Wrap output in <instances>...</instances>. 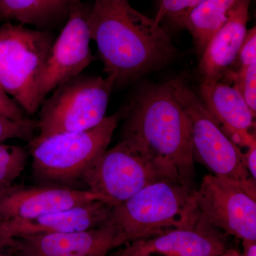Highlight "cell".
<instances>
[{
    "mask_svg": "<svg viewBox=\"0 0 256 256\" xmlns=\"http://www.w3.org/2000/svg\"><path fill=\"white\" fill-rule=\"evenodd\" d=\"M107 256H152L146 254H140L133 250L130 244H124L122 246L118 248L112 250Z\"/></svg>",
    "mask_w": 256,
    "mask_h": 256,
    "instance_id": "obj_26",
    "label": "cell"
},
{
    "mask_svg": "<svg viewBox=\"0 0 256 256\" xmlns=\"http://www.w3.org/2000/svg\"><path fill=\"white\" fill-rule=\"evenodd\" d=\"M0 114L16 121H25L30 119L28 114L12 98L0 87Z\"/></svg>",
    "mask_w": 256,
    "mask_h": 256,
    "instance_id": "obj_24",
    "label": "cell"
},
{
    "mask_svg": "<svg viewBox=\"0 0 256 256\" xmlns=\"http://www.w3.org/2000/svg\"><path fill=\"white\" fill-rule=\"evenodd\" d=\"M114 206L108 202L94 200L32 220L2 222V226L8 238L84 232L107 224Z\"/></svg>",
    "mask_w": 256,
    "mask_h": 256,
    "instance_id": "obj_13",
    "label": "cell"
},
{
    "mask_svg": "<svg viewBox=\"0 0 256 256\" xmlns=\"http://www.w3.org/2000/svg\"><path fill=\"white\" fill-rule=\"evenodd\" d=\"M194 192L180 180L151 184L114 206L110 222L122 230L128 242L193 226L202 216Z\"/></svg>",
    "mask_w": 256,
    "mask_h": 256,
    "instance_id": "obj_3",
    "label": "cell"
},
{
    "mask_svg": "<svg viewBox=\"0 0 256 256\" xmlns=\"http://www.w3.org/2000/svg\"><path fill=\"white\" fill-rule=\"evenodd\" d=\"M114 88L106 77L82 74L64 82L40 106L36 120L38 132L31 142L98 126L106 117Z\"/></svg>",
    "mask_w": 256,
    "mask_h": 256,
    "instance_id": "obj_7",
    "label": "cell"
},
{
    "mask_svg": "<svg viewBox=\"0 0 256 256\" xmlns=\"http://www.w3.org/2000/svg\"><path fill=\"white\" fill-rule=\"evenodd\" d=\"M200 99L224 133L238 148L256 142V116L236 88L220 82H202Z\"/></svg>",
    "mask_w": 256,
    "mask_h": 256,
    "instance_id": "obj_15",
    "label": "cell"
},
{
    "mask_svg": "<svg viewBox=\"0 0 256 256\" xmlns=\"http://www.w3.org/2000/svg\"><path fill=\"white\" fill-rule=\"evenodd\" d=\"M128 242L122 230L109 220L84 232L13 238L6 249L13 256H107Z\"/></svg>",
    "mask_w": 256,
    "mask_h": 256,
    "instance_id": "obj_11",
    "label": "cell"
},
{
    "mask_svg": "<svg viewBox=\"0 0 256 256\" xmlns=\"http://www.w3.org/2000/svg\"><path fill=\"white\" fill-rule=\"evenodd\" d=\"M168 84L191 122L194 161L217 176L238 182L250 180L242 150L222 130L200 98L183 79L175 78Z\"/></svg>",
    "mask_w": 256,
    "mask_h": 256,
    "instance_id": "obj_8",
    "label": "cell"
},
{
    "mask_svg": "<svg viewBox=\"0 0 256 256\" xmlns=\"http://www.w3.org/2000/svg\"><path fill=\"white\" fill-rule=\"evenodd\" d=\"M87 15L82 1L78 2L72 8L60 36L54 42L40 82L42 102L52 90L82 74L96 60L90 48L92 38Z\"/></svg>",
    "mask_w": 256,
    "mask_h": 256,
    "instance_id": "obj_10",
    "label": "cell"
},
{
    "mask_svg": "<svg viewBox=\"0 0 256 256\" xmlns=\"http://www.w3.org/2000/svg\"><path fill=\"white\" fill-rule=\"evenodd\" d=\"M124 116V109L90 129L60 133L28 142L35 178L44 184L65 185L82 180L86 170L108 149Z\"/></svg>",
    "mask_w": 256,
    "mask_h": 256,
    "instance_id": "obj_6",
    "label": "cell"
},
{
    "mask_svg": "<svg viewBox=\"0 0 256 256\" xmlns=\"http://www.w3.org/2000/svg\"><path fill=\"white\" fill-rule=\"evenodd\" d=\"M87 24L114 87L163 68L176 55L166 30L126 0H94Z\"/></svg>",
    "mask_w": 256,
    "mask_h": 256,
    "instance_id": "obj_1",
    "label": "cell"
},
{
    "mask_svg": "<svg viewBox=\"0 0 256 256\" xmlns=\"http://www.w3.org/2000/svg\"><path fill=\"white\" fill-rule=\"evenodd\" d=\"M28 156L22 146L0 143V192L13 185L23 172Z\"/></svg>",
    "mask_w": 256,
    "mask_h": 256,
    "instance_id": "obj_19",
    "label": "cell"
},
{
    "mask_svg": "<svg viewBox=\"0 0 256 256\" xmlns=\"http://www.w3.org/2000/svg\"><path fill=\"white\" fill-rule=\"evenodd\" d=\"M194 197L203 218L214 228L242 240H256L255 180L206 174Z\"/></svg>",
    "mask_w": 256,
    "mask_h": 256,
    "instance_id": "obj_9",
    "label": "cell"
},
{
    "mask_svg": "<svg viewBox=\"0 0 256 256\" xmlns=\"http://www.w3.org/2000/svg\"><path fill=\"white\" fill-rule=\"evenodd\" d=\"M238 60V67L234 72L245 70L249 66L256 62V28L248 30L239 50L236 60Z\"/></svg>",
    "mask_w": 256,
    "mask_h": 256,
    "instance_id": "obj_23",
    "label": "cell"
},
{
    "mask_svg": "<svg viewBox=\"0 0 256 256\" xmlns=\"http://www.w3.org/2000/svg\"><path fill=\"white\" fill-rule=\"evenodd\" d=\"M244 161L249 174L256 180V141L248 146L246 152L244 153Z\"/></svg>",
    "mask_w": 256,
    "mask_h": 256,
    "instance_id": "obj_25",
    "label": "cell"
},
{
    "mask_svg": "<svg viewBox=\"0 0 256 256\" xmlns=\"http://www.w3.org/2000/svg\"><path fill=\"white\" fill-rule=\"evenodd\" d=\"M80 0H0V21L42 28L68 18Z\"/></svg>",
    "mask_w": 256,
    "mask_h": 256,
    "instance_id": "obj_17",
    "label": "cell"
},
{
    "mask_svg": "<svg viewBox=\"0 0 256 256\" xmlns=\"http://www.w3.org/2000/svg\"><path fill=\"white\" fill-rule=\"evenodd\" d=\"M171 178L180 180L169 162L146 146L120 140L90 165L80 180L88 191L114 206L151 184Z\"/></svg>",
    "mask_w": 256,
    "mask_h": 256,
    "instance_id": "obj_4",
    "label": "cell"
},
{
    "mask_svg": "<svg viewBox=\"0 0 256 256\" xmlns=\"http://www.w3.org/2000/svg\"><path fill=\"white\" fill-rule=\"evenodd\" d=\"M0 256H13L12 255L11 252L8 250V249H4V250L0 252Z\"/></svg>",
    "mask_w": 256,
    "mask_h": 256,
    "instance_id": "obj_30",
    "label": "cell"
},
{
    "mask_svg": "<svg viewBox=\"0 0 256 256\" xmlns=\"http://www.w3.org/2000/svg\"><path fill=\"white\" fill-rule=\"evenodd\" d=\"M11 240L12 238H8L4 235L2 230V222L0 220V252L4 250V249L9 246Z\"/></svg>",
    "mask_w": 256,
    "mask_h": 256,
    "instance_id": "obj_28",
    "label": "cell"
},
{
    "mask_svg": "<svg viewBox=\"0 0 256 256\" xmlns=\"http://www.w3.org/2000/svg\"><path fill=\"white\" fill-rule=\"evenodd\" d=\"M242 256H256V240H242Z\"/></svg>",
    "mask_w": 256,
    "mask_h": 256,
    "instance_id": "obj_27",
    "label": "cell"
},
{
    "mask_svg": "<svg viewBox=\"0 0 256 256\" xmlns=\"http://www.w3.org/2000/svg\"><path fill=\"white\" fill-rule=\"evenodd\" d=\"M204 0H161L159 10L154 18L156 24L164 20L181 26L182 24L188 18L192 10L201 4Z\"/></svg>",
    "mask_w": 256,
    "mask_h": 256,
    "instance_id": "obj_21",
    "label": "cell"
},
{
    "mask_svg": "<svg viewBox=\"0 0 256 256\" xmlns=\"http://www.w3.org/2000/svg\"><path fill=\"white\" fill-rule=\"evenodd\" d=\"M36 120L16 121L0 114V143L11 139H20L30 142L35 137Z\"/></svg>",
    "mask_w": 256,
    "mask_h": 256,
    "instance_id": "obj_22",
    "label": "cell"
},
{
    "mask_svg": "<svg viewBox=\"0 0 256 256\" xmlns=\"http://www.w3.org/2000/svg\"><path fill=\"white\" fill-rule=\"evenodd\" d=\"M226 236L202 216L193 226L172 229L128 244L136 252L150 256H216L228 249Z\"/></svg>",
    "mask_w": 256,
    "mask_h": 256,
    "instance_id": "obj_14",
    "label": "cell"
},
{
    "mask_svg": "<svg viewBox=\"0 0 256 256\" xmlns=\"http://www.w3.org/2000/svg\"><path fill=\"white\" fill-rule=\"evenodd\" d=\"M105 198L65 185H12L0 192V220H26Z\"/></svg>",
    "mask_w": 256,
    "mask_h": 256,
    "instance_id": "obj_12",
    "label": "cell"
},
{
    "mask_svg": "<svg viewBox=\"0 0 256 256\" xmlns=\"http://www.w3.org/2000/svg\"><path fill=\"white\" fill-rule=\"evenodd\" d=\"M54 40L47 30L0 25V87L28 116L42 105L40 82Z\"/></svg>",
    "mask_w": 256,
    "mask_h": 256,
    "instance_id": "obj_5",
    "label": "cell"
},
{
    "mask_svg": "<svg viewBox=\"0 0 256 256\" xmlns=\"http://www.w3.org/2000/svg\"><path fill=\"white\" fill-rule=\"evenodd\" d=\"M234 82V87L242 94L252 114H256V62L240 72L228 70L224 77ZM223 77V78H224Z\"/></svg>",
    "mask_w": 256,
    "mask_h": 256,
    "instance_id": "obj_20",
    "label": "cell"
},
{
    "mask_svg": "<svg viewBox=\"0 0 256 256\" xmlns=\"http://www.w3.org/2000/svg\"><path fill=\"white\" fill-rule=\"evenodd\" d=\"M250 2L238 0L226 22L208 42L198 66L202 82H220L235 63L248 31Z\"/></svg>",
    "mask_w": 256,
    "mask_h": 256,
    "instance_id": "obj_16",
    "label": "cell"
},
{
    "mask_svg": "<svg viewBox=\"0 0 256 256\" xmlns=\"http://www.w3.org/2000/svg\"><path fill=\"white\" fill-rule=\"evenodd\" d=\"M126 1H128V0H126Z\"/></svg>",
    "mask_w": 256,
    "mask_h": 256,
    "instance_id": "obj_31",
    "label": "cell"
},
{
    "mask_svg": "<svg viewBox=\"0 0 256 256\" xmlns=\"http://www.w3.org/2000/svg\"><path fill=\"white\" fill-rule=\"evenodd\" d=\"M238 0H204L185 18L180 28L192 35L198 53L226 22Z\"/></svg>",
    "mask_w": 256,
    "mask_h": 256,
    "instance_id": "obj_18",
    "label": "cell"
},
{
    "mask_svg": "<svg viewBox=\"0 0 256 256\" xmlns=\"http://www.w3.org/2000/svg\"><path fill=\"white\" fill-rule=\"evenodd\" d=\"M122 118L121 140L149 148L174 166L184 186L196 190L191 122L168 82L142 90Z\"/></svg>",
    "mask_w": 256,
    "mask_h": 256,
    "instance_id": "obj_2",
    "label": "cell"
},
{
    "mask_svg": "<svg viewBox=\"0 0 256 256\" xmlns=\"http://www.w3.org/2000/svg\"><path fill=\"white\" fill-rule=\"evenodd\" d=\"M216 256H242V254L237 252V250H234V249H227L226 250L220 254Z\"/></svg>",
    "mask_w": 256,
    "mask_h": 256,
    "instance_id": "obj_29",
    "label": "cell"
}]
</instances>
